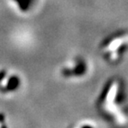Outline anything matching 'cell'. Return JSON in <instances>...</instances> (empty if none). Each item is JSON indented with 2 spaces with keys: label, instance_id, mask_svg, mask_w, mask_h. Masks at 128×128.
<instances>
[{
  "label": "cell",
  "instance_id": "cell-1",
  "mask_svg": "<svg viewBox=\"0 0 128 128\" xmlns=\"http://www.w3.org/2000/svg\"><path fill=\"white\" fill-rule=\"evenodd\" d=\"M122 85L118 80L112 79L104 88L99 97L98 105L102 113L110 122L118 126L126 124L128 119L122 99Z\"/></svg>",
  "mask_w": 128,
  "mask_h": 128
},
{
  "label": "cell",
  "instance_id": "cell-2",
  "mask_svg": "<svg viewBox=\"0 0 128 128\" xmlns=\"http://www.w3.org/2000/svg\"><path fill=\"white\" fill-rule=\"evenodd\" d=\"M98 50L107 63L116 65L121 62L128 51V30L118 29L108 33L100 42Z\"/></svg>",
  "mask_w": 128,
  "mask_h": 128
},
{
  "label": "cell",
  "instance_id": "cell-3",
  "mask_svg": "<svg viewBox=\"0 0 128 128\" xmlns=\"http://www.w3.org/2000/svg\"><path fill=\"white\" fill-rule=\"evenodd\" d=\"M91 71V65L85 57L74 56L65 61L59 68V73L63 79L78 81L85 78Z\"/></svg>",
  "mask_w": 128,
  "mask_h": 128
},
{
  "label": "cell",
  "instance_id": "cell-4",
  "mask_svg": "<svg viewBox=\"0 0 128 128\" xmlns=\"http://www.w3.org/2000/svg\"><path fill=\"white\" fill-rule=\"evenodd\" d=\"M22 86V78L17 71L10 68L0 70V92L2 95L14 96Z\"/></svg>",
  "mask_w": 128,
  "mask_h": 128
},
{
  "label": "cell",
  "instance_id": "cell-5",
  "mask_svg": "<svg viewBox=\"0 0 128 128\" xmlns=\"http://www.w3.org/2000/svg\"><path fill=\"white\" fill-rule=\"evenodd\" d=\"M42 0H8L9 7L20 16H29L37 11Z\"/></svg>",
  "mask_w": 128,
  "mask_h": 128
},
{
  "label": "cell",
  "instance_id": "cell-6",
  "mask_svg": "<svg viewBox=\"0 0 128 128\" xmlns=\"http://www.w3.org/2000/svg\"><path fill=\"white\" fill-rule=\"evenodd\" d=\"M72 128H102L98 123L92 120H82L78 122Z\"/></svg>",
  "mask_w": 128,
  "mask_h": 128
},
{
  "label": "cell",
  "instance_id": "cell-7",
  "mask_svg": "<svg viewBox=\"0 0 128 128\" xmlns=\"http://www.w3.org/2000/svg\"><path fill=\"white\" fill-rule=\"evenodd\" d=\"M0 128H10L7 126L6 117L2 113H0Z\"/></svg>",
  "mask_w": 128,
  "mask_h": 128
}]
</instances>
